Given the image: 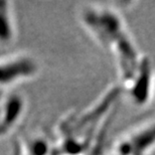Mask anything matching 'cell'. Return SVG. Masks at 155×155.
Instances as JSON below:
<instances>
[{
	"label": "cell",
	"instance_id": "1",
	"mask_svg": "<svg viewBox=\"0 0 155 155\" xmlns=\"http://www.w3.org/2000/svg\"><path fill=\"white\" fill-rule=\"evenodd\" d=\"M81 17L97 41L115 54L124 82L129 83L144 60L136 49L123 18L113 9L104 7H85Z\"/></svg>",
	"mask_w": 155,
	"mask_h": 155
},
{
	"label": "cell",
	"instance_id": "4",
	"mask_svg": "<svg viewBox=\"0 0 155 155\" xmlns=\"http://www.w3.org/2000/svg\"><path fill=\"white\" fill-rule=\"evenodd\" d=\"M9 3L0 2V45H9L14 38V26Z\"/></svg>",
	"mask_w": 155,
	"mask_h": 155
},
{
	"label": "cell",
	"instance_id": "3",
	"mask_svg": "<svg viewBox=\"0 0 155 155\" xmlns=\"http://www.w3.org/2000/svg\"><path fill=\"white\" fill-rule=\"evenodd\" d=\"M155 149V121L129 132L118 145L120 155H148Z\"/></svg>",
	"mask_w": 155,
	"mask_h": 155
},
{
	"label": "cell",
	"instance_id": "2",
	"mask_svg": "<svg viewBox=\"0 0 155 155\" xmlns=\"http://www.w3.org/2000/svg\"><path fill=\"white\" fill-rule=\"evenodd\" d=\"M35 60L26 54H13L0 58V87L12 86L38 73Z\"/></svg>",
	"mask_w": 155,
	"mask_h": 155
},
{
	"label": "cell",
	"instance_id": "5",
	"mask_svg": "<svg viewBox=\"0 0 155 155\" xmlns=\"http://www.w3.org/2000/svg\"><path fill=\"white\" fill-rule=\"evenodd\" d=\"M154 95H155V79H154Z\"/></svg>",
	"mask_w": 155,
	"mask_h": 155
}]
</instances>
